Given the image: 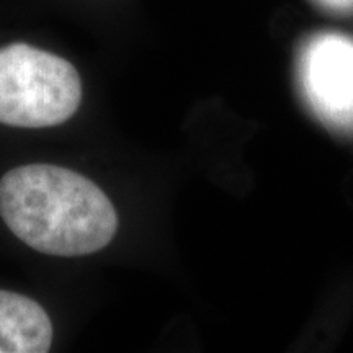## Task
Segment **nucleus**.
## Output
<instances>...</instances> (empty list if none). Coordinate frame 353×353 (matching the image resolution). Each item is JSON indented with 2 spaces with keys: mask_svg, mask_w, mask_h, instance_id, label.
<instances>
[{
  "mask_svg": "<svg viewBox=\"0 0 353 353\" xmlns=\"http://www.w3.org/2000/svg\"><path fill=\"white\" fill-rule=\"evenodd\" d=\"M0 216L26 245L59 257L99 252L118 229L117 210L103 190L51 164L15 167L2 176Z\"/></svg>",
  "mask_w": 353,
  "mask_h": 353,
  "instance_id": "nucleus-1",
  "label": "nucleus"
},
{
  "mask_svg": "<svg viewBox=\"0 0 353 353\" xmlns=\"http://www.w3.org/2000/svg\"><path fill=\"white\" fill-rule=\"evenodd\" d=\"M51 343L46 311L32 298L0 290V353H44Z\"/></svg>",
  "mask_w": 353,
  "mask_h": 353,
  "instance_id": "nucleus-4",
  "label": "nucleus"
},
{
  "mask_svg": "<svg viewBox=\"0 0 353 353\" xmlns=\"http://www.w3.org/2000/svg\"><path fill=\"white\" fill-rule=\"evenodd\" d=\"M321 6L334 12H352L353 10V0H316Z\"/></svg>",
  "mask_w": 353,
  "mask_h": 353,
  "instance_id": "nucleus-5",
  "label": "nucleus"
},
{
  "mask_svg": "<svg viewBox=\"0 0 353 353\" xmlns=\"http://www.w3.org/2000/svg\"><path fill=\"white\" fill-rule=\"evenodd\" d=\"M301 81L312 107L325 120L353 123V38L339 33L312 37L303 48Z\"/></svg>",
  "mask_w": 353,
  "mask_h": 353,
  "instance_id": "nucleus-3",
  "label": "nucleus"
},
{
  "mask_svg": "<svg viewBox=\"0 0 353 353\" xmlns=\"http://www.w3.org/2000/svg\"><path fill=\"white\" fill-rule=\"evenodd\" d=\"M82 100L77 69L25 43L0 48V123L48 128L68 121Z\"/></svg>",
  "mask_w": 353,
  "mask_h": 353,
  "instance_id": "nucleus-2",
  "label": "nucleus"
}]
</instances>
